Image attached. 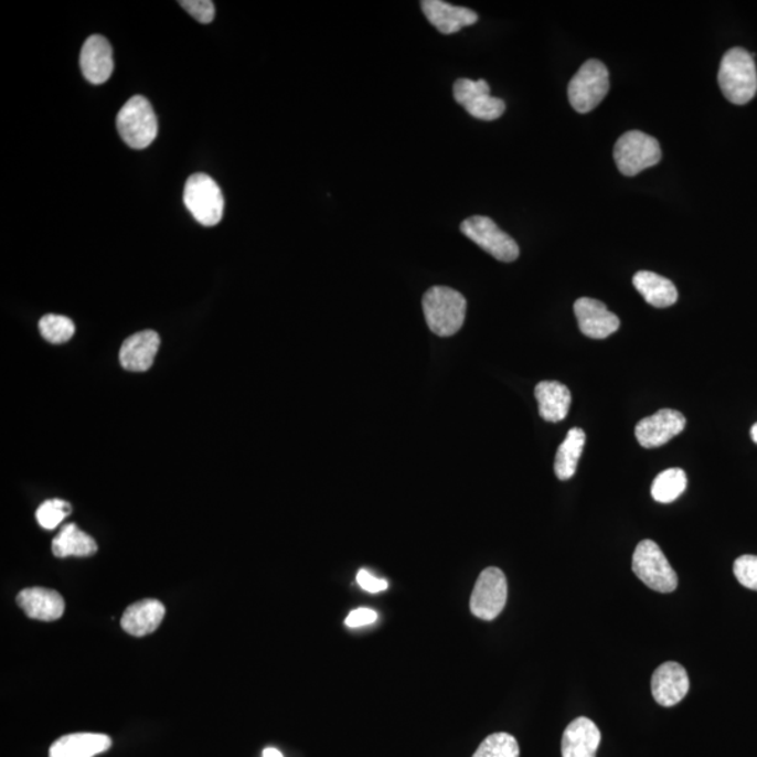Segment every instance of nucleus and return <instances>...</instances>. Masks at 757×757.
Instances as JSON below:
<instances>
[{
	"instance_id": "nucleus-33",
	"label": "nucleus",
	"mask_w": 757,
	"mask_h": 757,
	"mask_svg": "<svg viewBox=\"0 0 757 757\" xmlns=\"http://www.w3.org/2000/svg\"><path fill=\"white\" fill-rule=\"evenodd\" d=\"M263 757H284L281 751L275 748H267L263 751Z\"/></svg>"
},
{
	"instance_id": "nucleus-3",
	"label": "nucleus",
	"mask_w": 757,
	"mask_h": 757,
	"mask_svg": "<svg viewBox=\"0 0 757 757\" xmlns=\"http://www.w3.org/2000/svg\"><path fill=\"white\" fill-rule=\"evenodd\" d=\"M118 134L132 149H145L158 137V118L148 98L134 96L117 116Z\"/></svg>"
},
{
	"instance_id": "nucleus-6",
	"label": "nucleus",
	"mask_w": 757,
	"mask_h": 757,
	"mask_svg": "<svg viewBox=\"0 0 757 757\" xmlns=\"http://www.w3.org/2000/svg\"><path fill=\"white\" fill-rule=\"evenodd\" d=\"M614 157L620 173L635 178L642 170L660 163L662 152L655 138L641 131H630L616 142Z\"/></svg>"
},
{
	"instance_id": "nucleus-4",
	"label": "nucleus",
	"mask_w": 757,
	"mask_h": 757,
	"mask_svg": "<svg viewBox=\"0 0 757 757\" xmlns=\"http://www.w3.org/2000/svg\"><path fill=\"white\" fill-rule=\"evenodd\" d=\"M632 572L648 588L671 594L678 588V575L655 542L642 541L632 554Z\"/></svg>"
},
{
	"instance_id": "nucleus-27",
	"label": "nucleus",
	"mask_w": 757,
	"mask_h": 757,
	"mask_svg": "<svg viewBox=\"0 0 757 757\" xmlns=\"http://www.w3.org/2000/svg\"><path fill=\"white\" fill-rule=\"evenodd\" d=\"M473 757H520V745L510 734H492L487 736Z\"/></svg>"
},
{
	"instance_id": "nucleus-13",
	"label": "nucleus",
	"mask_w": 757,
	"mask_h": 757,
	"mask_svg": "<svg viewBox=\"0 0 757 757\" xmlns=\"http://www.w3.org/2000/svg\"><path fill=\"white\" fill-rule=\"evenodd\" d=\"M691 689L686 669L678 662H665L653 672L652 696L662 707H673L682 702Z\"/></svg>"
},
{
	"instance_id": "nucleus-18",
	"label": "nucleus",
	"mask_w": 757,
	"mask_h": 757,
	"mask_svg": "<svg viewBox=\"0 0 757 757\" xmlns=\"http://www.w3.org/2000/svg\"><path fill=\"white\" fill-rule=\"evenodd\" d=\"M18 605L30 619L54 621L65 611V600L53 589L28 588L18 595Z\"/></svg>"
},
{
	"instance_id": "nucleus-5",
	"label": "nucleus",
	"mask_w": 757,
	"mask_h": 757,
	"mask_svg": "<svg viewBox=\"0 0 757 757\" xmlns=\"http://www.w3.org/2000/svg\"><path fill=\"white\" fill-rule=\"evenodd\" d=\"M609 87L608 67L598 60H589L569 82L568 100L575 111L587 114L600 105Z\"/></svg>"
},
{
	"instance_id": "nucleus-30",
	"label": "nucleus",
	"mask_w": 757,
	"mask_h": 757,
	"mask_svg": "<svg viewBox=\"0 0 757 757\" xmlns=\"http://www.w3.org/2000/svg\"><path fill=\"white\" fill-rule=\"evenodd\" d=\"M179 4L202 24H209L215 18V4L211 0H181Z\"/></svg>"
},
{
	"instance_id": "nucleus-7",
	"label": "nucleus",
	"mask_w": 757,
	"mask_h": 757,
	"mask_svg": "<svg viewBox=\"0 0 757 757\" xmlns=\"http://www.w3.org/2000/svg\"><path fill=\"white\" fill-rule=\"evenodd\" d=\"M185 209L196 222L204 226H215L222 221L225 200L216 181L209 174L196 173L186 180L184 186Z\"/></svg>"
},
{
	"instance_id": "nucleus-10",
	"label": "nucleus",
	"mask_w": 757,
	"mask_h": 757,
	"mask_svg": "<svg viewBox=\"0 0 757 757\" xmlns=\"http://www.w3.org/2000/svg\"><path fill=\"white\" fill-rule=\"evenodd\" d=\"M454 97L471 117L481 121H494L505 113V103L491 96L489 83L484 79H459L454 85Z\"/></svg>"
},
{
	"instance_id": "nucleus-32",
	"label": "nucleus",
	"mask_w": 757,
	"mask_h": 757,
	"mask_svg": "<svg viewBox=\"0 0 757 757\" xmlns=\"http://www.w3.org/2000/svg\"><path fill=\"white\" fill-rule=\"evenodd\" d=\"M376 620L377 614L375 610L361 608L351 611L349 617L345 619V625L349 626L350 629H358V627L373 625Z\"/></svg>"
},
{
	"instance_id": "nucleus-1",
	"label": "nucleus",
	"mask_w": 757,
	"mask_h": 757,
	"mask_svg": "<svg viewBox=\"0 0 757 757\" xmlns=\"http://www.w3.org/2000/svg\"><path fill=\"white\" fill-rule=\"evenodd\" d=\"M721 92L736 106L748 105L757 93V70L754 56L744 49H731L721 60L718 71Z\"/></svg>"
},
{
	"instance_id": "nucleus-17",
	"label": "nucleus",
	"mask_w": 757,
	"mask_h": 757,
	"mask_svg": "<svg viewBox=\"0 0 757 757\" xmlns=\"http://www.w3.org/2000/svg\"><path fill=\"white\" fill-rule=\"evenodd\" d=\"M601 740L598 725L587 717H578L565 728L562 740L563 757H595Z\"/></svg>"
},
{
	"instance_id": "nucleus-12",
	"label": "nucleus",
	"mask_w": 757,
	"mask_h": 757,
	"mask_svg": "<svg viewBox=\"0 0 757 757\" xmlns=\"http://www.w3.org/2000/svg\"><path fill=\"white\" fill-rule=\"evenodd\" d=\"M575 318L584 335L594 340L608 339L620 327V320L605 303L593 298H579L574 305Z\"/></svg>"
},
{
	"instance_id": "nucleus-8",
	"label": "nucleus",
	"mask_w": 757,
	"mask_h": 757,
	"mask_svg": "<svg viewBox=\"0 0 757 757\" xmlns=\"http://www.w3.org/2000/svg\"><path fill=\"white\" fill-rule=\"evenodd\" d=\"M460 231L498 262L512 263L520 257L518 243L490 217L471 216L461 222Z\"/></svg>"
},
{
	"instance_id": "nucleus-28",
	"label": "nucleus",
	"mask_w": 757,
	"mask_h": 757,
	"mask_svg": "<svg viewBox=\"0 0 757 757\" xmlns=\"http://www.w3.org/2000/svg\"><path fill=\"white\" fill-rule=\"evenodd\" d=\"M71 512L72 507L70 502L62 500H49L39 508L38 513H35V518H38V522L40 523L41 527L46 529V531H51V529L60 526L61 523L65 521V518L71 515Z\"/></svg>"
},
{
	"instance_id": "nucleus-14",
	"label": "nucleus",
	"mask_w": 757,
	"mask_h": 757,
	"mask_svg": "<svg viewBox=\"0 0 757 757\" xmlns=\"http://www.w3.org/2000/svg\"><path fill=\"white\" fill-rule=\"evenodd\" d=\"M83 76L93 85H103L114 71L113 49L103 35H92L85 41L81 53Z\"/></svg>"
},
{
	"instance_id": "nucleus-26",
	"label": "nucleus",
	"mask_w": 757,
	"mask_h": 757,
	"mask_svg": "<svg viewBox=\"0 0 757 757\" xmlns=\"http://www.w3.org/2000/svg\"><path fill=\"white\" fill-rule=\"evenodd\" d=\"M40 333L51 344H64L75 335V324L66 316L46 314L39 323Z\"/></svg>"
},
{
	"instance_id": "nucleus-25",
	"label": "nucleus",
	"mask_w": 757,
	"mask_h": 757,
	"mask_svg": "<svg viewBox=\"0 0 757 757\" xmlns=\"http://www.w3.org/2000/svg\"><path fill=\"white\" fill-rule=\"evenodd\" d=\"M687 477L682 469H668L657 476L651 487V495L661 504L678 500L686 490Z\"/></svg>"
},
{
	"instance_id": "nucleus-2",
	"label": "nucleus",
	"mask_w": 757,
	"mask_h": 757,
	"mask_svg": "<svg viewBox=\"0 0 757 757\" xmlns=\"http://www.w3.org/2000/svg\"><path fill=\"white\" fill-rule=\"evenodd\" d=\"M423 309L429 330L439 337H450L463 327L468 302L458 290L433 287L424 295Z\"/></svg>"
},
{
	"instance_id": "nucleus-34",
	"label": "nucleus",
	"mask_w": 757,
	"mask_h": 757,
	"mask_svg": "<svg viewBox=\"0 0 757 757\" xmlns=\"http://www.w3.org/2000/svg\"><path fill=\"white\" fill-rule=\"evenodd\" d=\"M750 437L754 439V443L757 444V424L754 425L750 429Z\"/></svg>"
},
{
	"instance_id": "nucleus-22",
	"label": "nucleus",
	"mask_w": 757,
	"mask_h": 757,
	"mask_svg": "<svg viewBox=\"0 0 757 757\" xmlns=\"http://www.w3.org/2000/svg\"><path fill=\"white\" fill-rule=\"evenodd\" d=\"M632 284L648 305L653 308L665 309L678 302V289L668 278L651 271H639L632 278Z\"/></svg>"
},
{
	"instance_id": "nucleus-29",
	"label": "nucleus",
	"mask_w": 757,
	"mask_h": 757,
	"mask_svg": "<svg viewBox=\"0 0 757 757\" xmlns=\"http://www.w3.org/2000/svg\"><path fill=\"white\" fill-rule=\"evenodd\" d=\"M734 574L745 588L757 590V556H740L735 559Z\"/></svg>"
},
{
	"instance_id": "nucleus-23",
	"label": "nucleus",
	"mask_w": 757,
	"mask_h": 757,
	"mask_svg": "<svg viewBox=\"0 0 757 757\" xmlns=\"http://www.w3.org/2000/svg\"><path fill=\"white\" fill-rule=\"evenodd\" d=\"M55 557H90L97 553L95 539L82 532L75 523L62 527L58 536L53 542Z\"/></svg>"
},
{
	"instance_id": "nucleus-21",
	"label": "nucleus",
	"mask_w": 757,
	"mask_h": 757,
	"mask_svg": "<svg viewBox=\"0 0 757 757\" xmlns=\"http://www.w3.org/2000/svg\"><path fill=\"white\" fill-rule=\"evenodd\" d=\"M539 414L548 423H559L568 416L572 407V392L563 383L544 381L535 388Z\"/></svg>"
},
{
	"instance_id": "nucleus-31",
	"label": "nucleus",
	"mask_w": 757,
	"mask_h": 757,
	"mask_svg": "<svg viewBox=\"0 0 757 757\" xmlns=\"http://www.w3.org/2000/svg\"><path fill=\"white\" fill-rule=\"evenodd\" d=\"M356 583L362 589H365L371 594L383 593V590L388 588L386 579L373 577L367 569H360V573L356 575Z\"/></svg>"
},
{
	"instance_id": "nucleus-20",
	"label": "nucleus",
	"mask_w": 757,
	"mask_h": 757,
	"mask_svg": "<svg viewBox=\"0 0 757 757\" xmlns=\"http://www.w3.org/2000/svg\"><path fill=\"white\" fill-rule=\"evenodd\" d=\"M113 740L105 734H71L56 739L50 757H95L111 748Z\"/></svg>"
},
{
	"instance_id": "nucleus-9",
	"label": "nucleus",
	"mask_w": 757,
	"mask_h": 757,
	"mask_svg": "<svg viewBox=\"0 0 757 757\" xmlns=\"http://www.w3.org/2000/svg\"><path fill=\"white\" fill-rule=\"evenodd\" d=\"M508 598L505 574L500 568H486L475 585L470 610L481 620H494L504 610Z\"/></svg>"
},
{
	"instance_id": "nucleus-15",
	"label": "nucleus",
	"mask_w": 757,
	"mask_h": 757,
	"mask_svg": "<svg viewBox=\"0 0 757 757\" xmlns=\"http://www.w3.org/2000/svg\"><path fill=\"white\" fill-rule=\"evenodd\" d=\"M160 346L157 331L145 330L128 337L119 351V362L129 372H145L153 365Z\"/></svg>"
},
{
	"instance_id": "nucleus-16",
	"label": "nucleus",
	"mask_w": 757,
	"mask_h": 757,
	"mask_svg": "<svg viewBox=\"0 0 757 757\" xmlns=\"http://www.w3.org/2000/svg\"><path fill=\"white\" fill-rule=\"evenodd\" d=\"M425 18L443 34H455L479 22V14L468 8L454 7L443 0H424Z\"/></svg>"
},
{
	"instance_id": "nucleus-11",
	"label": "nucleus",
	"mask_w": 757,
	"mask_h": 757,
	"mask_svg": "<svg viewBox=\"0 0 757 757\" xmlns=\"http://www.w3.org/2000/svg\"><path fill=\"white\" fill-rule=\"evenodd\" d=\"M684 427H686V418L682 413L663 408L637 424L636 438L642 448H660L682 434Z\"/></svg>"
},
{
	"instance_id": "nucleus-19",
	"label": "nucleus",
	"mask_w": 757,
	"mask_h": 757,
	"mask_svg": "<svg viewBox=\"0 0 757 757\" xmlns=\"http://www.w3.org/2000/svg\"><path fill=\"white\" fill-rule=\"evenodd\" d=\"M166 608L162 601L157 599H145L137 601L124 611L121 627L124 631L134 637H145L152 635L162 623Z\"/></svg>"
},
{
	"instance_id": "nucleus-24",
	"label": "nucleus",
	"mask_w": 757,
	"mask_h": 757,
	"mask_svg": "<svg viewBox=\"0 0 757 757\" xmlns=\"http://www.w3.org/2000/svg\"><path fill=\"white\" fill-rule=\"evenodd\" d=\"M585 433L580 428L569 429L564 443L559 445L554 461V471L559 480L573 479L578 468L580 455L584 452Z\"/></svg>"
}]
</instances>
